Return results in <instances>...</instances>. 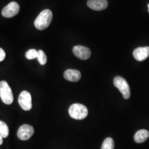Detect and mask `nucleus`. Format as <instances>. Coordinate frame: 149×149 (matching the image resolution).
I'll list each match as a JSON object with an SVG mask.
<instances>
[{
    "mask_svg": "<svg viewBox=\"0 0 149 149\" xmlns=\"http://www.w3.org/2000/svg\"><path fill=\"white\" fill-rule=\"evenodd\" d=\"M148 7H149V4L148 5Z\"/></svg>",
    "mask_w": 149,
    "mask_h": 149,
    "instance_id": "nucleus-19",
    "label": "nucleus"
},
{
    "mask_svg": "<svg viewBox=\"0 0 149 149\" xmlns=\"http://www.w3.org/2000/svg\"><path fill=\"white\" fill-rule=\"evenodd\" d=\"M2 137L1 136V135H0V145H2V143H3V139H2Z\"/></svg>",
    "mask_w": 149,
    "mask_h": 149,
    "instance_id": "nucleus-18",
    "label": "nucleus"
},
{
    "mask_svg": "<svg viewBox=\"0 0 149 149\" xmlns=\"http://www.w3.org/2000/svg\"><path fill=\"white\" fill-rule=\"evenodd\" d=\"M0 135L3 138H6L9 135V128L6 123L0 120Z\"/></svg>",
    "mask_w": 149,
    "mask_h": 149,
    "instance_id": "nucleus-13",
    "label": "nucleus"
},
{
    "mask_svg": "<svg viewBox=\"0 0 149 149\" xmlns=\"http://www.w3.org/2000/svg\"><path fill=\"white\" fill-rule=\"evenodd\" d=\"M64 78L71 82H77L81 78V74L77 70H66L64 73Z\"/></svg>",
    "mask_w": 149,
    "mask_h": 149,
    "instance_id": "nucleus-11",
    "label": "nucleus"
},
{
    "mask_svg": "<svg viewBox=\"0 0 149 149\" xmlns=\"http://www.w3.org/2000/svg\"><path fill=\"white\" fill-rule=\"evenodd\" d=\"M38 51L36 49H30L28 50L26 53V58L29 60L35 59L37 58Z\"/></svg>",
    "mask_w": 149,
    "mask_h": 149,
    "instance_id": "nucleus-16",
    "label": "nucleus"
},
{
    "mask_svg": "<svg viewBox=\"0 0 149 149\" xmlns=\"http://www.w3.org/2000/svg\"><path fill=\"white\" fill-rule=\"evenodd\" d=\"M133 56L134 58L139 61H144L149 57V47L135 49L134 50Z\"/></svg>",
    "mask_w": 149,
    "mask_h": 149,
    "instance_id": "nucleus-9",
    "label": "nucleus"
},
{
    "mask_svg": "<svg viewBox=\"0 0 149 149\" xmlns=\"http://www.w3.org/2000/svg\"><path fill=\"white\" fill-rule=\"evenodd\" d=\"M149 137V132L145 129L138 131L134 135V140L137 143H143Z\"/></svg>",
    "mask_w": 149,
    "mask_h": 149,
    "instance_id": "nucleus-12",
    "label": "nucleus"
},
{
    "mask_svg": "<svg viewBox=\"0 0 149 149\" xmlns=\"http://www.w3.org/2000/svg\"><path fill=\"white\" fill-rule=\"evenodd\" d=\"M5 52L2 48H0V62L5 59Z\"/></svg>",
    "mask_w": 149,
    "mask_h": 149,
    "instance_id": "nucleus-17",
    "label": "nucleus"
},
{
    "mask_svg": "<svg viewBox=\"0 0 149 149\" xmlns=\"http://www.w3.org/2000/svg\"><path fill=\"white\" fill-rule=\"evenodd\" d=\"M114 85L122 93L124 99H129L130 97V89L128 82L121 76H117L114 79Z\"/></svg>",
    "mask_w": 149,
    "mask_h": 149,
    "instance_id": "nucleus-4",
    "label": "nucleus"
},
{
    "mask_svg": "<svg viewBox=\"0 0 149 149\" xmlns=\"http://www.w3.org/2000/svg\"><path fill=\"white\" fill-rule=\"evenodd\" d=\"M34 133V128L28 124H23L17 132V136L21 140L26 141L31 138Z\"/></svg>",
    "mask_w": 149,
    "mask_h": 149,
    "instance_id": "nucleus-6",
    "label": "nucleus"
},
{
    "mask_svg": "<svg viewBox=\"0 0 149 149\" xmlns=\"http://www.w3.org/2000/svg\"><path fill=\"white\" fill-rule=\"evenodd\" d=\"M69 113L70 117L73 119L82 120L87 116L88 109L82 104L74 103L70 107Z\"/></svg>",
    "mask_w": 149,
    "mask_h": 149,
    "instance_id": "nucleus-2",
    "label": "nucleus"
},
{
    "mask_svg": "<svg viewBox=\"0 0 149 149\" xmlns=\"http://www.w3.org/2000/svg\"><path fill=\"white\" fill-rule=\"evenodd\" d=\"M73 53L74 55L81 60L89 59L91 55L90 49L82 45H76L73 48Z\"/></svg>",
    "mask_w": 149,
    "mask_h": 149,
    "instance_id": "nucleus-8",
    "label": "nucleus"
},
{
    "mask_svg": "<svg viewBox=\"0 0 149 149\" xmlns=\"http://www.w3.org/2000/svg\"><path fill=\"white\" fill-rule=\"evenodd\" d=\"M114 141L111 138L106 139L102 145L101 149H114Z\"/></svg>",
    "mask_w": 149,
    "mask_h": 149,
    "instance_id": "nucleus-14",
    "label": "nucleus"
},
{
    "mask_svg": "<svg viewBox=\"0 0 149 149\" xmlns=\"http://www.w3.org/2000/svg\"><path fill=\"white\" fill-rule=\"evenodd\" d=\"M53 19V13L50 10H43L34 21V26L38 30L47 28Z\"/></svg>",
    "mask_w": 149,
    "mask_h": 149,
    "instance_id": "nucleus-1",
    "label": "nucleus"
},
{
    "mask_svg": "<svg viewBox=\"0 0 149 149\" xmlns=\"http://www.w3.org/2000/svg\"><path fill=\"white\" fill-rule=\"evenodd\" d=\"M0 96L2 101L6 104H11L13 101V96L10 86L5 81L0 82Z\"/></svg>",
    "mask_w": 149,
    "mask_h": 149,
    "instance_id": "nucleus-3",
    "label": "nucleus"
},
{
    "mask_svg": "<svg viewBox=\"0 0 149 149\" xmlns=\"http://www.w3.org/2000/svg\"><path fill=\"white\" fill-rule=\"evenodd\" d=\"M19 6L16 2H12L3 8L2 15L6 18H11L17 15L19 11Z\"/></svg>",
    "mask_w": 149,
    "mask_h": 149,
    "instance_id": "nucleus-7",
    "label": "nucleus"
},
{
    "mask_svg": "<svg viewBox=\"0 0 149 149\" xmlns=\"http://www.w3.org/2000/svg\"><path fill=\"white\" fill-rule=\"evenodd\" d=\"M39 63L42 65H44L47 63V57L46 54L42 50H39L38 51L37 58Z\"/></svg>",
    "mask_w": 149,
    "mask_h": 149,
    "instance_id": "nucleus-15",
    "label": "nucleus"
},
{
    "mask_svg": "<svg viewBox=\"0 0 149 149\" xmlns=\"http://www.w3.org/2000/svg\"><path fill=\"white\" fill-rule=\"evenodd\" d=\"M18 103L22 108L28 111L32 108V97L31 93L27 91H23L18 97Z\"/></svg>",
    "mask_w": 149,
    "mask_h": 149,
    "instance_id": "nucleus-5",
    "label": "nucleus"
},
{
    "mask_svg": "<svg viewBox=\"0 0 149 149\" xmlns=\"http://www.w3.org/2000/svg\"><path fill=\"white\" fill-rule=\"evenodd\" d=\"M87 6L92 10L102 11L107 7L108 2L107 0H88Z\"/></svg>",
    "mask_w": 149,
    "mask_h": 149,
    "instance_id": "nucleus-10",
    "label": "nucleus"
}]
</instances>
